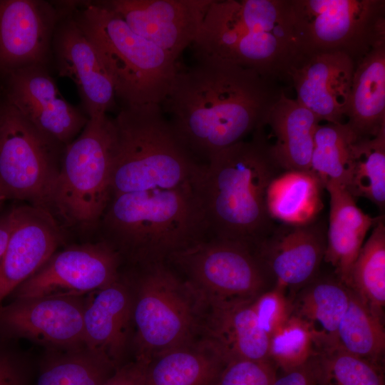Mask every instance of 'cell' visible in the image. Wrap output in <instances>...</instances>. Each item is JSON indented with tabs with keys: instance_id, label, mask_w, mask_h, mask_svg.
I'll list each match as a JSON object with an SVG mask.
<instances>
[{
	"instance_id": "15",
	"label": "cell",
	"mask_w": 385,
	"mask_h": 385,
	"mask_svg": "<svg viewBox=\"0 0 385 385\" xmlns=\"http://www.w3.org/2000/svg\"><path fill=\"white\" fill-rule=\"evenodd\" d=\"M84 296L15 299L0 305V338L54 349L84 347Z\"/></svg>"
},
{
	"instance_id": "11",
	"label": "cell",
	"mask_w": 385,
	"mask_h": 385,
	"mask_svg": "<svg viewBox=\"0 0 385 385\" xmlns=\"http://www.w3.org/2000/svg\"><path fill=\"white\" fill-rule=\"evenodd\" d=\"M65 148L41 134L0 96V190L50 212Z\"/></svg>"
},
{
	"instance_id": "33",
	"label": "cell",
	"mask_w": 385,
	"mask_h": 385,
	"mask_svg": "<svg viewBox=\"0 0 385 385\" xmlns=\"http://www.w3.org/2000/svg\"><path fill=\"white\" fill-rule=\"evenodd\" d=\"M117 368L86 347L66 349L45 362L35 385H101Z\"/></svg>"
},
{
	"instance_id": "38",
	"label": "cell",
	"mask_w": 385,
	"mask_h": 385,
	"mask_svg": "<svg viewBox=\"0 0 385 385\" xmlns=\"http://www.w3.org/2000/svg\"><path fill=\"white\" fill-rule=\"evenodd\" d=\"M0 338V385H27V375L20 357Z\"/></svg>"
},
{
	"instance_id": "22",
	"label": "cell",
	"mask_w": 385,
	"mask_h": 385,
	"mask_svg": "<svg viewBox=\"0 0 385 385\" xmlns=\"http://www.w3.org/2000/svg\"><path fill=\"white\" fill-rule=\"evenodd\" d=\"M252 302H226L210 307L204 339L226 364L234 360L268 361L270 337L260 327ZM271 361V360H270Z\"/></svg>"
},
{
	"instance_id": "14",
	"label": "cell",
	"mask_w": 385,
	"mask_h": 385,
	"mask_svg": "<svg viewBox=\"0 0 385 385\" xmlns=\"http://www.w3.org/2000/svg\"><path fill=\"white\" fill-rule=\"evenodd\" d=\"M69 1L0 0V83L25 67L48 66L55 29Z\"/></svg>"
},
{
	"instance_id": "18",
	"label": "cell",
	"mask_w": 385,
	"mask_h": 385,
	"mask_svg": "<svg viewBox=\"0 0 385 385\" xmlns=\"http://www.w3.org/2000/svg\"><path fill=\"white\" fill-rule=\"evenodd\" d=\"M327 230L325 220L319 217L304 224L275 225L255 249L275 287L293 294L318 275L327 247Z\"/></svg>"
},
{
	"instance_id": "17",
	"label": "cell",
	"mask_w": 385,
	"mask_h": 385,
	"mask_svg": "<svg viewBox=\"0 0 385 385\" xmlns=\"http://www.w3.org/2000/svg\"><path fill=\"white\" fill-rule=\"evenodd\" d=\"M138 35L174 59L193 44L212 0H109Z\"/></svg>"
},
{
	"instance_id": "29",
	"label": "cell",
	"mask_w": 385,
	"mask_h": 385,
	"mask_svg": "<svg viewBox=\"0 0 385 385\" xmlns=\"http://www.w3.org/2000/svg\"><path fill=\"white\" fill-rule=\"evenodd\" d=\"M337 346L360 358L382 363L385 352L384 319L351 289L348 307L338 327Z\"/></svg>"
},
{
	"instance_id": "3",
	"label": "cell",
	"mask_w": 385,
	"mask_h": 385,
	"mask_svg": "<svg viewBox=\"0 0 385 385\" xmlns=\"http://www.w3.org/2000/svg\"><path fill=\"white\" fill-rule=\"evenodd\" d=\"M197 59L228 62L289 82L303 56L289 0H212L193 43Z\"/></svg>"
},
{
	"instance_id": "37",
	"label": "cell",
	"mask_w": 385,
	"mask_h": 385,
	"mask_svg": "<svg viewBox=\"0 0 385 385\" xmlns=\"http://www.w3.org/2000/svg\"><path fill=\"white\" fill-rule=\"evenodd\" d=\"M252 307L260 327L269 337L289 316V298L274 285L258 296Z\"/></svg>"
},
{
	"instance_id": "2",
	"label": "cell",
	"mask_w": 385,
	"mask_h": 385,
	"mask_svg": "<svg viewBox=\"0 0 385 385\" xmlns=\"http://www.w3.org/2000/svg\"><path fill=\"white\" fill-rule=\"evenodd\" d=\"M283 170L271 152L264 128L210 157L194 183L208 232L255 250L275 227L267 192Z\"/></svg>"
},
{
	"instance_id": "13",
	"label": "cell",
	"mask_w": 385,
	"mask_h": 385,
	"mask_svg": "<svg viewBox=\"0 0 385 385\" xmlns=\"http://www.w3.org/2000/svg\"><path fill=\"white\" fill-rule=\"evenodd\" d=\"M0 96L41 134L66 148L81 133L88 117L61 94L48 66L17 70L0 83Z\"/></svg>"
},
{
	"instance_id": "25",
	"label": "cell",
	"mask_w": 385,
	"mask_h": 385,
	"mask_svg": "<svg viewBox=\"0 0 385 385\" xmlns=\"http://www.w3.org/2000/svg\"><path fill=\"white\" fill-rule=\"evenodd\" d=\"M320 120L283 91L271 108L266 125L275 141L271 152L283 171L310 173L314 134Z\"/></svg>"
},
{
	"instance_id": "32",
	"label": "cell",
	"mask_w": 385,
	"mask_h": 385,
	"mask_svg": "<svg viewBox=\"0 0 385 385\" xmlns=\"http://www.w3.org/2000/svg\"><path fill=\"white\" fill-rule=\"evenodd\" d=\"M356 134L346 123L319 125L314 134L310 173L322 188L329 183L345 188Z\"/></svg>"
},
{
	"instance_id": "30",
	"label": "cell",
	"mask_w": 385,
	"mask_h": 385,
	"mask_svg": "<svg viewBox=\"0 0 385 385\" xmlns=\"http://www.w3.org/2000/svg\"><path fill=\"white\" fill-rule=\"evenodd\" d=\"M347 287L353 290L384 319L385 307V224L379 216L370 237L362 245L349 275Z\"/></svg>"
},
{
	"instance_id": "6",
	"label": "cell",
	"mask_w": 385,
	"mask_h": 385,
	"mask_svg": "<svg viewBox=\"0 0 385 385\" xmlns=\"http://www.w3.org/2000/svg\"><path fill=\"white\" fill-rule=\"evenodd\" d=\"M73 15L124 106L160 105L177 72L176 60L135 34L103 1H75Z\"/></svg>"
},
{
	"instance_id": "4",
	"label": "cell",
	"mask_w": 385,
	"mask_h": 385,
	"mask_svg": "<svg viewBox=\"0 0 385 385\" xmlns=\"http://www.w3.org/2000/svg\"><path fill=\"white\" fill-rule=\"evenodd\" d=\"M120 255L145 264L205 239L209 233L193 184L112 195L99 226Z\"/></svg>"
},
{
	"instance_id": "21",
	"label": "cell",
	"mask_w": 385,
	"mask_h": 385,
	"mask_svg": "<svg viewBox=\"0 0 385 385\" xmlns=\"http://www.w3.org/2000/svg\"><path fill=\"white\" fill-rule=\"evenodd\" d=\"M133 295L120 279L88 294L83 314L84 347L118 367L128 343Z\"/></svg>"
},
{
	"instance_id": "28",
	"label": "cell",
	"mask_w": 385,
	"mask_h": 385,
	"mask_svg": "<svg viewBox=\"0 0 385 385\" xmlns=\"http://www.w3.org/2000/svg\"><path fill=\"white\" fill-rule=\"evenodd\" d=\"M318 180L309 172L283 171L270 183L267 208L273 220L304 224L317 218L322 208Z\"/></svg>"
},
{
	"instance_id": "26",
	"label": "cell",
	"mask_w": 385,
	"mask_h": 385,
	"mask_svg": "<svg viewBox=\"0 0 385 385\" xmlns=\"http://www.w3.org/2000/svg\"><path fill=\"white\" fill-rule=\"evenodd\" d=\"M345 117L357 137L385 129V41L356 63Z\"/></svg>"
},
{
	"instance_id": "36",
	"label": "cell",
	"mask_w": 385,
	"mask_h": 385,
	"mask_svg": "<svg viewBox=\"0 0 385 385\" xmlns=\"http://www.w3.org/2000/svg\"><path fill=\"white\" fill-rule=\"evenodd\" d=\"M277 368L270 360H234L222 369L215 385H272Z\"/></svg>"
},
{
	"instance_id": "23",
	"label": "cell",
	"mask_w": 385,
	"mask_h": 385,
	"mask_svg": "<svg viewBox=\"0 0 385 385\" xmlns=\"http://www.w3.org/2000/svg\"><path fill=\"white\" fill-rule=\"evenodd\" d=\"M289 297V316L302 322L317 353L337 346L340 321L348 307L349 288L335 275H318Z\"/></svg>"
},
{
	"instance_id": "9",
	"label": "cell",
	"mask_w": 385,
	"mask_h": 385,
	"mask_svg": "<svg viewBox=\"0 0 385 385\" xmlns=\"http://www.w3.org/2000/svg\"><path fill=\"white\" fill-rule=\"evenodd\" d=\"M302 55L341 52L356 63L385 41L384 0H289Z\"/></svg>"
},
{
	"instance_id": "1",
	"label": "cell",
	"mask_w": 385,
	"mask_h": 385,
	"mask_svg": "<svg viewBox=\"0 0 385 385\" xmlns=\"http://www.w3.org/2000/svg\"><path fill=\"white\" fill-rule=\"evenodd\" d=\"M178 69L160 105L177 135L194 157L206 160L265 128L284 91L255 71L214 59Z\"/></svg>"
},
{
	"instance_id": "41",
	"label": "cell",
	"mask_w": 385,
	"mask_h": 385,
	"mask_svg": "<svg viewBox=\"0 0 385 385\" xmlns=\"http://www.w3.org/2000/svg\"><path fill=\"white\" fill-rule=\"evenodd\" d=\"M14 220V207L0 214V262L6 251Z\"/></svg>"
},
{
	"instance_id": "12",
	"label": "cell",
	"mask_w": 385,
	"mask_h": 385,
	"mask_svg": "<svg viewBox=\"0 0 385 385\" xmlns=\"http://www.w3.org/2000/svg\"><path fill=\"white\" fill-rule=\"evenodd\" d=\"M120 256L103 240L56 252L10 294L13 299L84 296L116 281Z\"/></svg>"
},
{
	"instance_id": "27",
	"label": "cell",
	"mask_w": 385,
	"mask_h": 385,
	"mask_svg": "<svg viewBox=\"0 0 385 385\" xmlns=\"http://www.w3.org/2000/svg\"><path fill=\"white\" fill-rule=\"evenodd\" d=\"M226 362L205 339L152 359L144 385H215Z\"/></svg>"
},
{
	"instance_id": "34",
	"label": "cell",
	"mask_w": 385,
	"mask_h": 385,
	"mask_svg": "<svg viewBox=\"0 0 385 385\" xmlns=\"http://www.w3.org/2000/svg\"><path fill=\"white\" fill-rule=\"evenodd\" d=\"M317 385H385L381 364L338 346L315 355Z\"/></svg>"
},
{
	"instance_id": "24",
	"label": "cell",
	"mask_w": 385,
	"mask_h": 385,
	"mask_svg": "<svg viewBox=\"0 0 385 385\" xmlns=\"http://www.w3.org/2000/svg\"><path fill=\"white\" fill-rule=\"evenodd\" d=\"M324 188L329 195L330 210L324 261L333 267L334 275L347 287L350 270L364 237L379 217L365 214L342 185L329 183Z\"/></svg>"
},
{
	"instance_id": "42",
	"label": "cell",
	"mask_w": 385,
	"mask_h": 385,
	"mask_svg": "<svg viewBox=\"0 0 385 385\" xmlns=\"http://www.w3.org/2000/svg\"><path fill=\"white\" fill-rule=\"evenodd\" d=\"M6 200V198L4 195V194L0 190V207L4 204V202Z\"/></svg>"
},
{
	"instance_id": "16",
	"label": "cell",
	"mask_w": 385,
	"mask_h": 385,
	"mask_svg": "<svg viewBox=\"0 0 385 385\" xmlns=\"http://www.w3.org/2000/svg\"><path fill=\"white\" fill-rule=\"evenodd\" d=\"M74 4L69 1L56 25L52 57L58 75L75 83L86 115L88 118L105 115L115 103L114 86L96 48L73 17Z\"/></svg>"
},
{
	"instance_id": "19",
	"label": "cell",
	"mask_w": 385,
	"mask_h": 385,
	"mask_svg": "<svg viewBox=\"0 0 385 385\" xmlns=\"http://www.w3.org/2000/svg\"><path fill=\"white\" fill-rule=\"evenodd\" d=\"M11 235L0 262V303L36 273L63 242L53 215L31 205L14 207Z\"/></svg>"
},
{
	"instance_id": "35",
	"label": "cell",
	"mask_w": 385,
	"mask_h": 385,
	"mask_svg": "<svg viewBox=\"0 0 385 385\" xmlns=\"http://www.w3.org/2000/svg\"><path fill=\"white\" fill-rule=\"evenodd\" d=\"M317 354L311 334L293 317L289 316L270 337L269 358L283 372L304 364Z\"/></svg>"
},
{
	"instance_id": "10",
	"label": "cell",
	"mask_w": 385,
	"mask_h": 385,
	"mask_svg": "<svg viewBox=\"0 0 385 385\" xmlns=\"http://www.w3.org/2000/svg\"><path fill=\"white\" fill-rule=\"evenodd\" d=\"M187 274L205 304L253 302L274 280L252 247L212 237L169 256Z\"/></svg>"
},
{
	"instance_id": "7",
	"label": "cell",
	"mask_w": 385,
	"mask_h": 385,
	"mask_svg": "<svg viewBox=\"0 0 385 385\" xmlns=\"http://www.w3.org/2000/svg\"><path fill=\"white\" fill-rule=\"evenodd\" d=\"M115 130L107 114L88 118L64 149L49 210L65 225L83 232L98 228L111 197Z\"/></svg>"
},
{
	"instance_id": "5",
	"label": "cell",
	"mask_w": 385,
	"mask_h": 385,
	"mask_svg": "<svg viewBox=\"0 0 385 385\" xmlns=\"http://www.w3.org/2000/svg\"><path fill=\"white\" fill-rule=\"evenodd\" d=\"M113 120L111 196L194 185L202 164L180 140L160 105L124 106Z\"/></svg>"
},
{
	"instance_id": "8",
	"label": "cell",
	"mask_w": 385,
	"mask_h": 385,
	"mask_svg": "<svg viewBox=\"0 0 385 385\" xmlns=\"http://www.w3.org/2000/svg\"><path fill=\"white\" fill-rule=\"evenodd\" d=\"M204 304L192 286L180 280L163 261L145 264L133 296L136 357L150 361L192 342Z\"/></svg>"
},
{
	"instance_id": "40",
	"label": "cell",
	"mask_w": 385,
	"mask_h": 385,
	"mask_svg": "<svg viewBox=\"0 0 385 385\" xmlns=\"http://www.w3.org/2000/svg\"><path fill=\"white\" fill-rule=\"evenodd\" d=\"M272 385H317L315 355L304 364L277 376Z\"/></svg>"
},
{
	"instance_id": "20",
	"label": "cell",
	"mask_w": 385,
	"mask_h": 385,
	"mask_svg": "<svg viewBox=\"0 0 385 385\" xmlns=\"http://www.w3.org/2000/svg\"><path fill=\"white\" fill-rule=\"evenodd\" d=\"M354 69V61L344 53L303 55L289 73L296 101L320 122L344 123Z\"/></svg>"
},
{
	"instance_id": "39",
	"label": "cell",
	"mask_w": 385,
	"mask_h": 385,
	"mask_svg": "<svg viewBox=\"0 0 385 385\" xmlns=\"http://www.w3.org/2000/svg\"><path fill=\"white\" fill-rule=\"evenodd\" d=\"M150 361L136 357L135 361L118 366L101 385H144Z\"/></svg>"
},
{
	"instance_id": "31",
	"label": "cell",
	"mask_w": 385,
	"mask_h": 385,
	"mask_svg": "<svg viewBox=\"0 0 385 385\" xmlns=\"http://www.w3.org/2000/svg\"><path fill=\"white\" fill-rule=\"evenodd\" d=\"M345 188L356 199L364 197L381 210L385 206V129L353 143Z\"/></svg>"
}]
</instances>
